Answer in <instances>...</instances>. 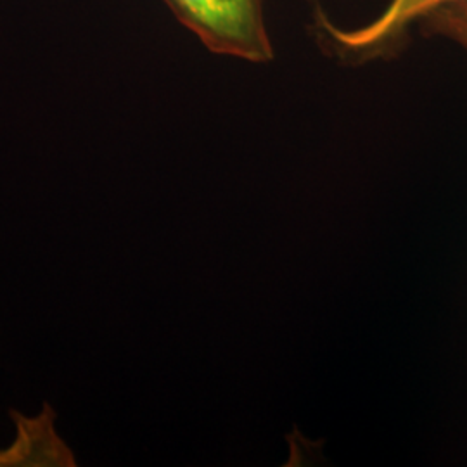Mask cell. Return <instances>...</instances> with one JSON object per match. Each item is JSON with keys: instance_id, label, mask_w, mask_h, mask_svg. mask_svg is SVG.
<instances>
[{"instance_id": "277c9868", "label": "cell", "mask_w": 467, "mask_h": 467, "mask_svg": "<svg viewBox=\"0 0 467 467\" xmlns=\"http://www.w3.org/2000/svg\"><path fill=\"white\" fill-rule=\"evenodd\" d=\"M428 34L449 38L467 52V0H455L433 9L419 21Z\"/></svg>"}, {"instance_id": "3957f363", "label": "cell", "mask_w": 467, "mask_h": 467, "mask_svg": "<svg viewBox=\"0 0 467 467\" xmlns=\"http://www.w3.org/2000/svg\"><path fill=\"white\" fill-rule=\"evenodd\" d=\"M17 436L0 451V466H75V459L56 431L49 407L36 418H17Z\"/></svg>"}, {"instance_id": "7a4b0ae2", "label": "cell", "mask_w": 467, "mask_h": 467, "mask_svg": "<svg viewBox=\"0 0 467 467\" xmlns=\"http://www.w3.org/2000/svg\"><path fill=\"white\" fill-rule=\"evenodd\" d=\"M455 0H389L388 5L368 25L345 30L322 17V26L336 49L350 57H372L393 47L403 34L433 9Z\"/></svg>"}, {"instance_id": "6da1fadb", "label": "cell", "mask_w": 467, "mask_h": 467, "mask_svg": "<svg viewBox=\"0 0 467 467\" xmlns=\"http://www.w3.org/2000/svg\"><path fill=\"white\" fill-rule=\"evenodd\" d=\"M204 47L264 65L274 59L264 0H165Z\"/></svg>"}]
</instances>
